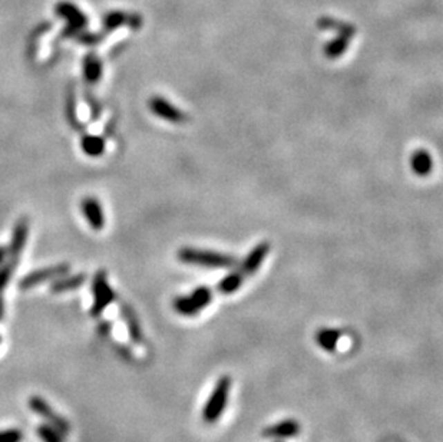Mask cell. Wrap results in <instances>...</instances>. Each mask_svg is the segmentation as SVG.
<instances>
[{"label": "cell", "mask_w": 443, "mask_h": 442, "mask_svg": "<svg viewBox=\"0 0 443 442\" xmlns=\"http://www.w3.org/2000/svg\"><path fill=\"white\" fill-rule=\"evenodd\" d=\"M76 36H78V41L81 44H85V45H95V44H98L102 39L101 35H91V33H82V32L78 33Z\"/></svg>", "instance_id": "obj_27"}, {"label": "cell", "mask_w": 443, "mask_h": 442, "mask_svg": "<svg viewBox=\"0 0 443 442\" xmlns=\"http://www.w3.org/2000/svg\"><path fill=\"white\" fill-rule=\"evenodd\" d=\"M69 270H70V266L68 263H59L45 268H37V270H33L28 273L25 277H22V280L19 282V287H21L22 291H29L32 287L39 286L45 282L62 277L68 275Z\"/></svg>", "instance_id": "obj_7"}, {"label": "cell", "mask_w": 443, "mask_h": 442, "mask_svg": "<svg viewBox=\"0 0 443 442\" xmlns=\"http://www.w3.org/2000/svg\"><path fill=\"white\" fill-rule=\"evenodd\" d=\"M243 284V276L238 272H233L227 275L218 284V291L224 295H231L240 289V286Z\"/></svg>", "instance_id": "obj_20"}, {"label": "cell", "mask_w": 443, "mask_h": 442, "mask_svg": "<svg viewBox=\"0 0 443 442\" xmlns=\"http://www.w3.org/2000/svg\"><path fill=\"white\" fill-rule=\"evenodd\" d=\"M316 340L321 349L327 352H333L336 351L337 343L340 340V332L336 329H321L320 332H317Z\"/></svg>", "instance_id": "obj_19"}, {"label": "cell", "mask_w": 443, "mask_h": 442, "mask_svg": "<svg viewBox=\"0 0 443 442\" xmlns=\"http://www.w3.org/2000/svg\"><path fill=\"white\" fill-rule=\"evenodd\" d=\"M178 260L185 264H192L205 268H231L237 266V259L213 252V250H202L194 247H182L178 250Z\"/></svg>", "instance_id": "obj_1"}, {"label": "cell", "mask_w": 443, "mask_h": 442, "mask_svg": "<svg viewBox=\"0 0 443 442\" xmlns=\"http://www.w3.org/2000/svg\"><path fill=\"white\" fill-rule=\"evenodd\" d=\"M268 252H270V244H268L267 241H263V243L257 244V246L252 250V252L248 253V256L245 257V260L243 261V266H241V267H243V272H244L245 275H253V273H256V272L258 270V268H260L261 263L264 261V259L267 257Z\"/></svg>", "instance_id": "obj_12"}, {"label": "cell", "mask_w": 443, "mask_h": 442, "mask_svg": "<svg viewBox=\"0 0 443 442\" xmlns=\"http://www.w3.org/2000/svg\"><path fill=\"white\" fill-rule=\"evenodd\" d=\"M300 432V425L299 422L292 421V419H287V421H281L276 425L268 427L263 431V435L267 438H292L296 436Z\"/></svg>", "instance_id": "obj_14"}, {"label": "cell", "mask_w": 443, "mask_h": 442, "mask_svg": "<svg viewBox=\"0 0 443 442\" xmlns=\"http://www.w3.org/2000/svg\"><path fill=\"white\" fill-rule=\"evenodd\" d=\"M102 61L93 52L88 53L84 59V78L88 84H96L102 78Z\"/></svg>", "instance_id": "obj_16"}, {"label": "cell", "mask_w": 443, "mask_h": 442, "mask_svg": "<svg viewBox=\"0 0 443 442\" xmlns=\"http://www.w3.org/2000/svg\"><path fill=\"white\" fill-rule=\"evenodd\" d=\"M6 257H8V247L0 246V266L5 263Z\"/></svg>", "instance_id": "obj_28"}, {"label": "cell", "mask_w": 443, "mask_h": 442, "mask_svg": "<svg viewBox=\"0 0 443 442\" xmlns=\"http://www.w3.org/2000/svg\"><path fill=\"white\" fill-rule=\"evenodd\" d=\"M85 100H86V102H88V107L91 108L92 118H93V120H98L100 115L102 113V108H101L100 102L96 101V98L93 97V95H91L89 92L85 93Z\"/></svg>", "instance_id": "obj_26"}, {"label": "cell", "mask_w": 443, "mask_h": 442, "mask_svg": "<svg viewBox=\"0 0 443 442\" xmlns=\"http://www.w3.org/2000/svg\"><path fill=\"white\" fill-rule=\"evenodd\" d=\"M346 48H348V41L344 39V36H340L339 39L330 42L329 45L326 46L324 52L326 55L332 57V59H334V57H339L340 55H343L346 52Z\"/></svg>", "instance_id": "obj_24"}, {"label": "cell", "mask_w": 443, "mask_h": 442, "mask_svg": "<svg viewBox=\"0 0 443 442\" xmlns=\"http://www.w3.org/2000/svg\"><path fill=\"white\" fill-rule=\"evenodd\" d=\"M92 295L93 303L91 306L89 313L92 317H100L106 307L115 300V292L109 286L106 273L104 270L96 273L92 280Z\"/></svg>", "instance_id": "obj_5"}, {"label": "cell", "mask_w": 443, "mask_h": 442, "mask_svg": "<svg viewBox=\"0 0 443 442\" xmlns=\"http://www.w3.org/2000/svg\"><path fill=\"white\" fill-rule=\"evenodd\" d=\"M23 432L17 428H9L0 431V442H22Z\"/></svg>", "instance_id": "obj_25"}, {"label": "cell", "mask_w": 443, "mask_h": 442, "mask_svg": "<svg viewBox=\"0 0 443 442\" xmlns=\"http://www.w3.org/2000/svg\"><path fill=\"white\" fill-rule=\"evenodd\" d=\"M121 316L126 323V329L129 332L131 340L135 343H140L142 340V329L137 315H135L133 309L129 304L126 303L121 304Z\"/></svg>", "instance_id": "obj_15"}, {"label": "cell", "mask_w": 443, "mask_h": 442, "mask_svg": "<svg viewBox=\"0 0 443 442\" xmlns=\"http://www.w3.org/2000/svg\"><path fill=\"white\" fill-rule=\"evenodd\" d=\"M28 405L30 411H33L37 416H41L45 421V424L56 428L57 431H61L64 435H68L70 432L69 421L64 418L59 412H56L50 407V403L42 396H37V395L30 396L28 400Z\"/></svg>", "instance_id": "obj_4"}, {"label": "cell", "mask_w": 443, "mask_h": 442, "mask_svg": "<svg viewBox=\"0 0 443 442\" xmlns=\"http://www.w3.org/2000/svg\"><path fill=\"white\" fill-rule=\"evenodd\" d=\"M28 236H29V221H28V219L26 217L19 219L17 223L15 224V227H13L10 244L8 247V257H9V260L19 261V259H21V256H22L23 248L26 246Z\"/></svg>", "instance_id": "obj_9"}, {"label": "cell", "mask_w": 443, "mask_h": 442, "mask_svg": "<svg viewBox=\"0 0 443 442\" xmlns=\"http://www.w3.org/2000/svg\"><path fill=\"white\" fill-rule=\"evenodd\" d=\"M86 282V276L84 273L79 275H72V276H62L53 280L50 284V292L55 295L59 293H66V292H73Z\"/></svg>", "instance_id": "obj_13"}, {"label": "cell", "mask_w": 443, "mask_h": 442, "mask_svg": "<svg viewBox=\"0 0 443 442\" xmlns=\"http://www.w3.org/2000/svg\"><path fill=\"white\" fill-rule=\"evenodd\" d=\"M213 300V293L205 286L197 287V289L187 295L178 296L174 300V309L182 316H196Z\"/></svg>", "instance_id": "obj_3"}, {"label": "cell", "mask_w": 443, "mask_h": 442, "mask_svg": "<svg viewBox=\"0 0 443 442\" xmlns=\"http://www.w3.org/2000/svg\"><path fill=\"white\" fill-rule=\"evenodd\" d=\"M81 147L82 151L86 154V156L96 158L101 157L104 151H105V140L98 136H84L81 140Z\"/></svg>", "instance_id": "obj_18"}, {"label": "cell", "mask_w": 443, "mask_h": 442, "mask_svg": "<svg viewBox=\"0 0 443 442\" xmlns=\"http://www.w3.org/2000/svg\"><path fill=\"white\" fill-rule=\"evenodd\" d=\"M412 168L420 177L429 176V172L433 168V161L431 154L426 149H417L412 157Z\"/></svg>", "instance_id": "obj_17"}, {"label": "cell", "mask_w": 443, "mask_h": 442, "mask_svg": "<svg viewBox=\"0 0 443 442\" xmlns=\"http://www.w3.org/2000/svg\"><path fill=\"white\" fill-rule=\"evenodd\" d=\"M142 19L140 15H128L124 12H109L104 17V29L112 32L121 26H129L131 29H140Z\"/></svg>", "instance_id": "obj_10"}, {"label": "cell", "mask_w": 443, "mask_h": 442, "mask_svg": "<svg viewBox=\"0 0 443 442\" xmlns=\"http://www.w3.org/2000/svg\"><path fill=\"white\" fill-rule=\"evenodd\" d=\"M56 15L64 17L65 21L68 22V26L65 28V30L62 33L64 37L76 36L78 33H81L88 25V19L84 15V12L70 2L57 3L56 5Z\"/></svg>", "instance_id": "obj_6"}, {"label": "cell", "mask_w": 443, "mask_h": 442, "mask_svg": "<svg viewBox=\"0 0 443 442\" xmlns=\"http://www.w3.org/2000/svg\"><path fill=\"white\" fill-rule=\"evenodd\" d=\"M36 432L42 442H65L64 434L48 424H41L37 427Z\"/></svg>", "instance_id": "obj_21"}, {"label": "cell", "mask_w": 443, "mask_h": 442, "mask_svg": "<svg viewBox=\"0 0 443 442\" xmlns=\"http://www.w3.org/2000/svg\"><path fill=\"white\" fill-rule=\"evenodd\" d=\"M149 109L152 113H155L158 118L168 121L171 124H184L188 121V115L178 109L174 104L162 97H152L149 100Z\"/></svg>", "instance_id": "obj_8"}, {"label": "cell", "mask_w": 443, "mask_h": 442, "mask_svg": "<svg viewBox=\"0 0 443 442\" xmlns=\"http://www.w3.org/2000/svg\"><path fill=\"white\" fill-rule=\"evenodd\" d=\"M229 389L231 379L228 376H223L217 382V385L214 387L213 392H211L202 409V419L207 424H214V422H217L221 418L229 396Z\"/></svg>", "instance_id": "obj_2"}, {"label": "cell", "mask_w": 443, "mask_h": 442, "mask_svg": "<svg viewBox=\"0 0 443 442\" xmlns=\"http://www.w3.org/2000/svg\"><path fill=\"white\" fill-rule=\"evenodd\" d=\"M82 213L88 221V224L95 230L101 232L105 227V214L102 204L95 197H86L82 200Z\"/></svg>", "instance_id": "obj_11"}, {"label": "cell", "mask_w": 443, "mask_h": 442, "mask_svg": "<svg viewBox=\"0 0 443 442\" xmlns=\"http://www.w3.org/2000/svg\"><path fill=\"white\" fill-rule=\"evenodd\" d=\"M66 118H68V122L73 127V129L84 131V125L78 121V117H76V102H75V93L72 89H69L68 100H66Z\"/></svg>", "instance_id": "obj_22"}, {"label": "cell", "mask_w": 443, "mask_h": 442, "mask_svg": "<svg viewBox=\"0 0 443 442\" xmlns=\"http://www.w3.org/2000/svg\"><path fill=\"white\" fill-rule=\"evenodd\" d=\"M5 316V300H3V293H0V320Z\"/></svg>", "instance_id": "obj_29"}, {"label": "cell", "mask_w": 443, "mask_h": 442, "mask_svg": "<svg viewBox=\"0 0 443 442\" xmlns=\"http://www.w3.org/2000/svg\"><path fill=\"white\" fill-rule=\"evenodd\" d=\"M0 342H2V338H0Z\"/></svg>", "instance_id": "obj_30"}, {"label": "cell", "mask_w": 443, "mask_h": 442, "mask_svg": "<svg viewBox=\"0 0 443 442\" xmlns=\"http://www.w3.org/2000/svg\"><path fill=\"white\" fill-rule=\"evenodd\" d=\"M16 264H17V261L8 260L5 264L0 266V293H3L5 287L10 282V279L13 276V273H15Z\"/></svg>", "instance_id": "obj_23"}]
</instances>
